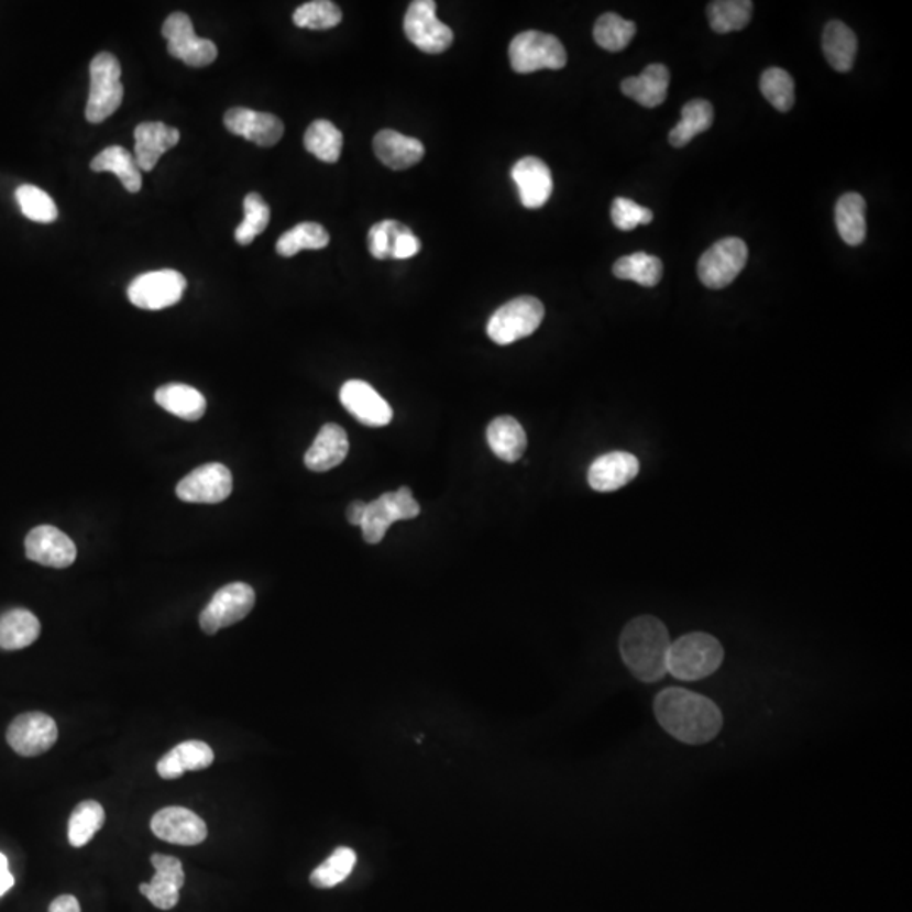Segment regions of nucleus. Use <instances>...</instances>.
I'll use <instances>...</instances> for the list:
<instances>
[{
  "instance_id": "0eeeda50",
  "label": "nucleus",
  "mask_w": 912,
  "mask_h": 912,
  "mask_svg": "<svg viewBox=\"0 0 912 912\" xmlns=\"http://www.w3.org/2000/svg\"><path fill=\"white\" fill-rule=\"evenodd\" d=\"M419 513L421 507L411 488L400 487L396 492H387L369 502L364 520L360 524L362 535L369 545H378L396 520L415 519Z\"/></svg>"
},
{
  "instance_id": "49530a36",
  "label": "nucleus",
  "mask_w": 912,
  "mask_h": 912,
  "mask_svg": "<svg viewBox=\"0 0 912 912\" xmlns=\"http://www.w3.org/2000/svg\"><path fill=\"white\" fill-rule=\"evenodd\" d=\"M406 229V226L396 222V220H384V222L375 223L369 232V251L378 261L393 259L394 242H396L397 235Z\"/></svg>"
},
{
  "instance_id": "de8ad7c7",
  "label": "nucleus",
  "mask_w": 912,
  "mask_h": 912,
  "mask_svg": "<svg viewBox=\"0 0 912 912\" xmlns=\"http://www.w3.org/2000/svg\"><path fill=\"white\" fill-rule=\"evenodd\" d=\"M419 249H421V242H419L418 237L411 232V229L407 227L404 232H400L397 235L396 242H394L393 249V259H411L418 254Z\"/></svg>"
},
{
  "instance_id": "473e14b6",
  "label": "nucleus",
  "mask_w": 912,
  "mask_h": 912,
  "mask_svg": "<svg viewBox=\"0 0 912 912\" xmlns=\"http://www.w3.org/2000/svg\"><path fill=\"white\" fill-rule=\"evenodd\" d=\"M713 107L708 100L696 99L688 102L681 110V122L669 134L671 146L684 147L694 138L708 131L713 124Z\"/></svg>"
},
{
  "instance_id": "8fccbe9b",
  "label": "nucleus",
  "mask_w": 912,
  "mask_h": 912,
  "mask_svg": "<svg viewBox=\"0 0 912 912\" xmlns=\"http://www.w3.org/2000/svg\"><path fill=\"white\" fill-rule=\"evenodd\" d=\"M15 879L11 872H9V860L4 854H0V898L6 894V892L14 886Z\"/></svg>"
},
{
  "instance_id": "4c0bfd02",
  "label": "nucleus",
  "mask_w": 912,
  "mask_h": 912,
  "mask_svg": "<svg viewBox=\"0 0 912 912\" xmlns=\"http://www.w3.org/2000/svg\"><path fill=\"white\" fill-rule=\"evenodd\" d=\"M305 147L323 163H337L343 147V135L330 120H315L305 134Z\"/></svg>"
},
{
  "instance_id": "f257e3e1",
  "label": "nucleus",
  "mask_w": 912,
  "mask_h": 912,
  "mask_svg": "<svg viewBox=\"0 0 912 912\" xmlns=\"http://www.w3.org/2000/svg\"><path fill=\"white\" fill-rule=\"evenodd\" d=\"M655 713L669 735L690 746L713 740L724 725V716L712 700L684 688L662 690L656 696Z\"/></svg>"
},
{
  "instance_id": "1a4fd4ad",
  "label": "nucleus",
  "mask_w": 912,
  "mask_h": 912,
  "mask_svg": "<svg viewBox=\"0 0 912 912\" xmlns=\"http://www.w3.org/2000/svg\"><path fill=\"white\" fill-rule=\"evenodd\" d=\"M255 605V592L248 583L235 582L215 593L200 615V627L208 636L244 620Z\"/></svg>"
},
{
  "instance_id": "b1692460",
  "label": "nucleus",
  "mask_w": 912,
  "mask_h": 912,
  "mask_svg": "<svg viewBox=\"0 0 912 912\" xmlns=\"http://www.w3.org/2000/svg\"><path fill=\"white\" fill-rule=\"evenodd\" d=\"M375 156L394 172L416 166L425 156V146L415 138L384 129L374 138Z\"/></svg>"
},
{
  "instance_id": "c9c22d12",
  "label": "nucleus",
  "mask_w": 912,
  "mask_h": 912,
  "mask_svg": "<svg viewBox=\"0 0 912 912\" xmlns=\"http://www.w3.org/2000/svg\"><path fill=\"white\" fill-rule=\"evenodd\" d=\"M103 823H106V810H103L102 804L91 800L78 804L69 816V845L81 848L90 844L95 833L102 829Z\"/></svg>"
},
{
  "instance_id": "09e8293b",
  "label": "nucleus",
  "mask_w": 912,
  "mask_h": 912,
  "mask_svg": "<svg viewBox=\"0 0 912 912\" xmlns=\"http://www.w3.org/2000/svg\"><path fill=\"white\" fill-rule=\"evenodd\" d=\"M47 912H81L80 902L75 895L63 894L50 904Z\"/></svg>"
},
{
  "instance_id": "9d476101",
  "label": "nucleus",
  "mask_w": 912,
  "mask_h": 912,
  "mask_svg": "<svg viewBox=\"0 0 912 912\" xmlns=\"http://www.w3.org/2000/svg\"><path fill=\"white\" fill-rule=\"evenodd\" d=\"M163 36L167 40V53L194 68L211 65L219 55L213 41L195 34L194 22L185 12H175L164 21Z\"/></svg>"
},
{
  "instance_id": "ddd939ff",
  "label": "nucleus",
  "mask_w": 912,
  "mask_h": 912,
  "mask_svg": "<svg viewBox=\"0 0 912 912\" xmlns=\"http://www.w3.org/2000/svg\"><path fill=\"white\" fill-rule=\"evenodd\" d=\"M58 740L55 719L46 713H22L12 719L8 728V744L22 757H36L47 752Z\"/></svg>"
},
{
  "instance_id": "7c9ffc66",
  "label": "nucleus",
  "mask_w": 912,
  "mask_h": 912,
  "mask_svg": "<svg viewBox=\"0 0 912 912\" xmlns=\"http://www.w3.org/2000/svg\"><path fill=\"white\" fill-rule=\"evenodd\" d=\"M90 167L95 173H113L129 194H138L142 188L141 169L135 163V157L125 147H107L94 157Z\"/></svg>"
},
{
  "instance_id": "3c124183",
  "label": "nucleus",
  "mask_w": 912,
  "mask_h": 912,
  "mask_svg": "<svg viewBox=\"0 0 912 912\" xmlns=\"http://www.w3.org/2000/svg\"><path fill=\"white\" fill-rule=\"evenodd\" d=\"M365 509H367V502L353 501L347 509V519L352 526H360L364 520Z\"/></svg>"
},
{
  "instance_id": "72a5a7b5",
  "label": "nucleus",
  "mask_w": 912,
  "mask_h": 912,
  "mask_svg": "<svg viewBox=\"0 0 912 912\" xmlns=\"http://www.w3.org/2000/svg\"><path fill=\"white\" fill-rule=\"evenodd\" d=\"M752 11L754 4L750 0H716L710 2L706 14L715 33L728 34L747 28Z\"/></svg>"
},
{
  "instance_id": "f3484780",
  "label": "nucleus",
  "mask_w": 912,
  "mask_h": 912,
  "mask_svg": "<svg viewBox=\"0 0 912 912\" xmlns=\"http://www.w3.org/2000/svg\"><path fill=\"white\" fill-rule=\"evenodd\" d=\"M347 411L369 428H382L393 421V407L364 381H349L340 389Z\"/></svg>"
},
{
  "instance_id": "412c9836",
  "label": "nucleus",
  "mask_w": 912,
  "mask_h": 912,
  "mask_svg": "<svg viewBox=\"0 0 912 912\" xmlns=\"http://www.w3.org/2000/svg\"><path fill=\"white\" fill-rule=\"evenodd\" d=\"M513 179L519 189L520 204L529 210H538L548 204L553 194V176L548 164L538 157L527 156L513 167Z\"/></svg>"
},
{
  "instance_id": "4468645a",
  "label": "nucleus",
  "mask_w": 912,
  "mask_h": 912,
  "mask_svg": "<svg viewBox=\"0 0 912 912\" xmlns=\"http://www.w3.org/2000/svg\"><path fill=\"white\" fill-rule=\"evenodd\" d=\"M233 479L222 463H207L189 472L176 487V495L189 504H219L232 494Z\"/></svg>"
},
{
  "instance_id": "37998d69",
  "label": "nucleus",
  "mask_w": 912,
  "mask_h": 912,
  "mask_svg": "<svg viewBox=\"0 0 912 912\" xmlns=\"http://www.w3.org/2000/svg\"><path fill=\"white\" fill-rule=\"evenodd\" d=\"M296 26L305 30L323 31L339 26L342 22V11L330 0H315L299 6L293 14Z\"/></svg>"
},
{
  "instance_id": "bb28decb",
  "label": "nucleus",
  "mask_w": 912,
  "mask_h": 912,
  "mask_svg": "<svg viewBox=\"0 0 912 912\" xmlns=\"http://www.w3.org/2000/svg\"><path fill=\"white\" fill-rule=\"evenodd\" d=\"M487 441L492 453L507 463L523 459L527 448L526 431L513 416H498L487 428Z\"/></svg>"
},
{
  "instance_id": "c85d7f7f",
  "label": "nucleus",
  "mask_w": 912,
  "mask_h": 912,
  "mask_svg": "<svg viewBox=\"0 0 912 912\" xmlns=\"http://www.w3.org/2000/svg\"><path fill=\"white\" fill-rule=\"evenodd\" d=\"M41 634V624L33 612L26 608H12L0 615V649L19 651L36 642Z\"/></svg>"
},
{
  "instance_id": "a18cd8bd",
  "label": "nucleus",
  "mask_w": 912,
  "mask_h": 912,
  "mask_svg": "<svg viewBox=\"0 0 912 912\" xmlns=\"http://www.w3.org/2000/svg\"><path fill=\"white\" fill-rule=\"evenodd\" d=\"M655 219V215L649 208L640 207L636 201L629 198H615L612 204V222L617 229L629 230L636 229L637 226H649Z\"/></svg>"
},
{
  "instance_id": "2eb2a0df",
  "label": "nucleus",
  "mask_w": 912,
  "mask_h": 912,
  "mask_svg": "<svg viewBox=\"0 0 912 912\" xmlns=\"http://www.w3.org/2000/svg\"><path fill=\"white\" fill-rule=\"evenodd\" d=\"M151 829L163 842L185 847L200 845L208 836L207 823L194 811L179 806L157 811L151 820Z\"/></svg>"
},
{
  "instance_id": "423d86ee",
  "label": "nucleus",
  "mask_w": 912,
  "mask_h": 912,
  "mask_svg": "<svg viewBox=\"0 0 912 912\" xmlns=\"http://www.w3.org/2000/svg\"><path fill=\"white\" fill-rule=\"evenodd\" d=\"M509 58L514 72L520 75L535 74L539 69H561L568 62L561 41L541 31L517 34L509 46Z\"/></svg>"
},
{
  "instance_id": "39448f33",
  "label": "nucleus",
  "mask_w": 912,
  "mask_h": 912,
  "mask_svg": "<svg viewBox=\"0 0 912 912\" xmlns=\"http://www.w3.org/2000/svg\"><path fill=\"white\" fill-rule=\"evenodd\" d=\"M545 318V306L535 296H519L506 303L492 315L487 334L497 345H510L531 337Z\"/></svg>"
},
{
  "instance_id": "4be33fe9",
  "label": "nucleus",
  "mask_w": 912,
  "mask_h": 912,
  "mask_svg": "<svg viewBox=\"0 0 912 912\" xmlns=\"http://www.w3.org/2000/svg\"><path fill=\"white\" fill-rule=\"evenodd\" d=\"M178 129L163 122H142L135 128V163L142 172H153L161 156L179 142Z\"/></svg>"
},
{
  "instance_id": "aec40b11",
  "label": "nucleus",
  "mask_w": 912,
  "mask_h": 912,
  "mask_svg": "<svg viewBox=\"0 0 912 912\" xmlns=\"http://www.w3.org/2000/svg\"><path fill=\"white\" fill-rule=\"evenodd\" d=\"M640 463L636 454L612 451L602 454L589 469V485L596 492H615L626 487L639 475Z\"/></svg>"
},
{
  "instance_id": "ea45409f",
  "label": "nucleus",
  "mask_w": 912,
  "mask_h": 912,
  "mask_svg": "<svg viewBox=\"0 0 912 912\" xmlns=\"http://www.w3.org/2000/svg\"><path fill=\"white\" fill-rule=\"evenodd\" d=\"M355 864L356 854L352 848H334L333 854L311 872L309 882L318 889H331L342 883L352 873Z\"/></svg>"
},
{
  "instance_id": "a878e982",
  "label": "nucleus",
  "mask_w": 912,
  "mask_h": 912,
  "mask_svg": "<svg viewBox=\"0 0 912 912\" xmlns=\"http://www.w3.org/2000/svg\"><path fill=\"white\" fill-rule=\"evenodd\" d=\"M669 69L664 65L647 66L639 77L626 78L622 81V94L627 95L629 99L636 100L647 109L661 106L668 97L669 88Z\"/></svg>"
},
{
  "instance_id": "c03bdc74",
  "label": "nucleus",
  "mask_w": 912,
  "mask_h": 912,
  "mask_svg": "<svg viewBox=\"0 0 912 912\" xmlns=\"http://www.w3.org/2000/svg\"><path fill=\"white\" fill-rule=\"evenodd\" d=\"M760 90L767 102L779 112H789L794 106V80L781 68L766 69L760 78Z\"/></svg>"
},
{
  "instance_id": "7ed1b4c3",
  "label": "nucleus",
  "mask_w": 912,
  "mask_h": 912,
  "mask_svg": "<svg viewBox=\"0 0 912 912\" xmlns=\"http://www.w3.org/2000/svg\"><path fill=\"white\" fill-rule=\"evenodd\" d=\"M724 647L706 633H691L671 642L668 673L681 681H699L712 677L724 662Z\"/></svg>"
},
{
  "instance_id": "e433bc0d",
  "label": "nucleus",
  "mask_w": 912,
  "mask_h": 912,
  "mask_svg": "<svg viewBox=\"0 0 912 912\" xmlns=\"http://www.w3.org/2000/svg\"><path fill=\"white\" fill-rule=\"evenodd\" d=\"M614 276L622 281H634L644 287H655L662 277V262L656 255L636 252L615 262Z\"/></svg>"
},
{
  "instance_id": "6ab92c4d",
  "label": "nucleus",
  "mask_w": 912,
  "mask_h": 912,
  "mask_svg": "<svg viewBox=\"0 0 912 912\" xmlns=\"http://www.w3.org/2000/svg\"><path fill=\"white\" fill-rule=\"evenodd\" d=\"M223 122L232 134L255 142L261 147L274 146L284 134V124L276 116L244 107L230 109L223 117Z\"/></svg>"
},
{
  "instance_id": "79ce46f5",
  "label": "nucleus",
  "mask_w": 912,
  "mask_h": 912,
  "mask_svg": "<svg viewBox=\"0 0 912 912\" xmlns=\"http://www.w3.org/2000/svg\"><path fill=\"white\" fill-rule=\"evenodd\" d=\"M270 205L259 194H249L244 200V220L237 227V244L249 245L270 226Z\"/></svg>"
},
{
  "instance_id": "f03ea898",
  "label": "nucleus",
  "mask_w": 912,
  "mask_h": 912,
  "mask_svg": "<svg viewBox=\"0 0 912 912\" xmlns=\"http://www.w3.org/2000/svg\"><path fill=\"white\" fill-rule=\"evenodd\" d=\"M671 637L659 618L642 615L634 618L622 630V661L642 683H656L668 674V652Z\"/></svg>"
},
{
  "instance_id": "cd10ccee",
  "label": "nucleus",
  "mask_w": 912,
  "mask_h": 912,
  "mask_svg": "<svg viewBox=\"0 0 912 912\" xmlns=\"http://www.w3.org/2000/svg\"><path fill=\"white\" fill-rule=\"evenodd\" d=\"M154 399L164 411L185 421H198L207 411V399L204 394L186 384H166L156 391Z\"/></svg>"
},
{
  "instance_id": "2f4dec72",
  "label": "nucleus",
  "mask_w": 912,
  "mask_h": 912,
  "mask_svg": "<svg viewBox=\"0 0 912 912\" xmlns=\"http://www.w3.org/2000/svg\"><path fill=\"white\" fill-rule=\"evenodd\" d=\"M867 204L858 194H847L836 201L835 222L845 244L860 245L867 235Z\"/></svg>"
},
{
  "instance_id": "5701e85b",
  "label": "nucleus",
  "mask_w": 912,
  "mask_h": 912,
  "mask_svg": "<svg viewBox=\"0 0 912 912\" xmlns=\"http://www.w3.org/2000/svg\"><path fill=\"white\" fill-rule=\"evenodd\" d=\"M350 443L342 426L328 422L320 429L314 444L306 451L305 465L311 472H328L342 465L349 454Z\"/></svg>"
},
{
  "instance_id": "a19ab883",
  "label": "nucleus",
  "mask_w": 912,
  "mask_h": 912,
  "mask_svg": "<svg viewBox=\"0 0 912 912\" xmlns=\"http://www.w3.org/2000/svg\"><path fill=\"white\" fill-rule=\"evenodd\" d=\"M15 200L26 219L37 223H52L58 219V207L46 191L33 185H22L15 189Z\"/></svg>"
},
{
  "instance_id": "9b49d317",
  "label": "nucleus",
  "mask_w": 912,
  "mask_h": 912,
  "mask_svg": "<svg viewBox=\"0 0 912 912\" xmlns=\"http://www.w3.org/2000/svg\"><path fill=\"white\" fill-rule=\"evenodd\" d=\"M404 31L407 40L429 55L447 52L453 43V31L437 18L433 0L411 2L404 18Z\"/></svg>"
},
{
  "instance_id": "6e6552de",
  "label": "nucleus",
  "mask_w": 912,
  "mask_h": 912,
  "mask_svg": "<svg viewBox=\"0 0 912 912\" xmlns=\"http://www.w3.org/2000/svg\"><path fill=\"white\" fill-rule=\"evenodd\" d=\"M747 257L749 249L744 240L737 237L718 240L700 257V281L710 289H724L744 271Z\"/></svg>"
},
{
  "instance_id": "f8f14e48",
  "label": "nucleus",
  "mask_w": 912,
  "mask_h": 912,
  "mask_svg": "<svg viewBox=\"0 0 912 912\" xmlns=\"http://www.w3.org/2000/svg\"><path fill=\"white\" fill-rule=\"evenodd\" d=\"M186 279L173 270L153 271L135 277L128 287V298L141 309L169 308L185 295Z\"/></svg>"
},
{
  "instance_id": "58836bf2",
  "label": "nucleus",
  "mask_w": 912,
  "mask_h": 912,
  "mask_svg": "<svg viewBox=\"0 0 912 912\" xmlns=\"http://www.w3.org/2000/svg\"><path fill=\"white\" fill-rule=\"evenodd\" d=\"M636 31L637 28L633 21H627L614 12H607V14L600 15L596 21L593 37L600 47L615 53L629 46L630 41L636 36Z\"/></svg>"
},
{
  "instance_id": "dca6fc26",
  "label": "nucleus",
  "mask_w": 912,
  "mask_h": 912,
  "mask_svg": "<svg viewBox=\"0 0 912 912\" xmlns=\"http://www.w3.org/2000/svg\"><path fill=\"white\" fill-rule=\"evenodd\" d=\"M26 557L50 568H68L77 560V546L55 526H37L26 536Z\"/></svg>"
},
{
  "instance_id": "a211bd4d",
  "label": "nucleus",
  "mask_w": 912,
  "mask_h": 912,
  "mask_svg": "<svg viewBox=\"0 0 912 912\" xmlns=\"http://www.w3.org/2000/svg\"><path fill=\"white\" fill-rule=\"evenodd\" d=\"M156 873L150 883H141L139 891L150 899L151 904L157 909L169 911L179 901V891L185 886V872L182 861L172 855L154 854L151 857Z\"/></svg>"
},
{
  "instance_id": "20e7f679",
  "label": "nucleus",
  "mask_w": 912,
  "mask_h": 912,
  "mask_svg": "<svg viewBox=\"0 0 912 912\" xmlns=\"http://www.w3.org/2000/svg\"><path fill=\"white\" fill-rule=\"evenodd\" d=\"M119 59L112 53H99L90 63V94H88L87 117L90 124H102L119 109L124 99V85L120 81Z\"/></svg>"
},
{
  "instance_id": "f704fd0d",
  "label": "nucleus",
  "mask_w": 912,
  "mask_h": 912,
  "mask_svg": "<svg viewBox=\"0 0 912 912\" xmlns=\"http://www.w3.org/2000/svg\"><path fill=\"white\" fill-rule=\"evenodd\" d=\"M328 244H330V235H328L323 226L315 222H303L279 237L276 251L283 257H293V255L306 251V249L320 251V249L327 248Z\"/></svg>"
},
{
  "instance_id": "393cba45",
  "label": "nucleus",
  "mask_w": 912,
  "mask_h": 912,
  "mask_svg": "<svg viewBox=\"0 0 912 912\" xmlns=\"http://www.w3.org/2000/svg\"><path fill=\"white\" fill-rule=\"evenodd\" d=\"M213 750L201 740L182 741L157 762V774L166 781L182 778L186 771H204L213 763Z\"/></svg>"
},
{
  "instance_id": "c756f323",
  "label": "nucleus",
  "mask_w": 912,
  "mask_h": 912,
  "mask_svg": "<svg viewBox=\"0 0 912 912\" xmlns=\"http://www.w3.org/2000/svg\"><path fill=\"white\" fill-rule=\"evenodd\" d=\"M858 41L854 31L842 21H832L823 31V53L836 72H850L857 56Z\"/></svg>"
}]
</instances>
